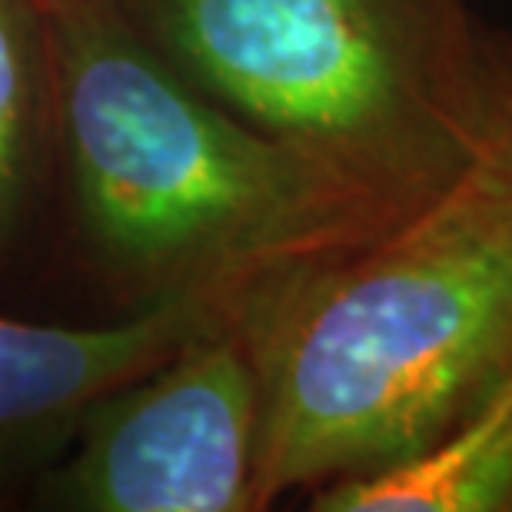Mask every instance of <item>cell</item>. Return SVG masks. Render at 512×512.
I'll return each mask as SVG.
<instances>
[{"label":"cell","instance_id":"obj_1","mask_svg":"<svg viewBox=\"0 0 512 512\" xmlns=\"http://www.w3.org/2000/svg\"><path fill=\"white\" fill-rule=\"evenodd\" d=\"M250 346L256 506L446 433L512 356V170L493 143L419 207L296 270Z\"/></svg>","mask_w":512,"mask_h":512},{"label":"cell","instance_id":"obj_2","mask_svg":"<svg viewBox=\"0 0 512 512\" xmlns=\"http://www.w3.org/2000/svg\"><path fill=\"white\" fill-rule=\"evenodd\" d=\"M187 67L266 137L406 213L493 137L499 64L459 0H160Z\"/></svg>","mask_w":512,"mask_h":512},{"label":"cell","instance_id":"obj_3","mask_svg":"<svg viewBox=\"0 0 512 512\" xmlns=\"http://www.w3.org/2000/svg\"><path fill=\"white\" fill-rule=\"evenodd\" d=\"M64 120L87 217L137 263L227 270L333 250L396 220L310 157L240 127L117 30H70Z\"/></svg>","mask_w":512,"mask_h":512},{"label":"cell","instance_id":"obj_4","mask_svg":"<svg viewBox=\"0 0 512 512\" xmlns=\"http://www.w3.org/2000/svg\"><path fill=\"white\" fill-rule=\"evenodd\" d=\"M260 419L253 346L193 333L97 409L70 493L97 512L256 509Z\"/></svg>","mask_w":512,"mask_h":512},{"label":"cell","instance_id":"obj_5","mask_svg":"<svg viewBox=\"0 0 512 512\" xmlns=\"http://www.w3.org/2000/svg\"><path fill=\"white\" fill-rule=\"evenodd\" d=\"M187 296L110 326H44L0 316V436L74 413L147 373L193 336Z\"/></svg>","mask_w":512,"mask_h":512},{"label":"cell","instance_id":"obj_6","mask_svg":"<svg viewBox=\"0 0 512 512\" xmlns=\"http://www.w3.org/2000/svg\"><path fill=\"white\" fill-rule=\"evenodd\" d=\"M320 512H512V356L426 449L313 493Z\"/></svg>","mask_w":512,"mask_h":512},{"label":"cell","instance_id":"obj_7","mask_svg":"<svg viewBox=\"0 0 512 512\" xmlns=\"http://www.w3.org/2000/svg\"><path fill=\"white\" fill-rule=\"evenodd\" d=\"M27 124V54L17 0H0V213L20 177Z\"/></svg>","mask_w":512,"mask_h":512},{"label":"cell","instance_id":"obj_8","mask_svg":"<svg viewBox=\"0 0 512 512\" xmlns=\"http://www.w3.org/2000/svg\"><path fill=\"white\" fill-rule=\"evenodd\" d=\"M489 143L512 170V60L506 57L499 64V87H496V117H493V137Z\"/></svg>","mask_w":512,"mask_h":512},{"label":"cell","instance_id":"obj_9","mask_svg":"<svg viewBox=\"0 0 512 512\" xmlns=\"http://www.w3.org/2000/svg\"><path fill=\"white\" fill-rule=\"evenodd\" d=\"M509 60H512V57H509Z\"/></svg>","mask_w":512,"mask_h":512}]
</instances>
